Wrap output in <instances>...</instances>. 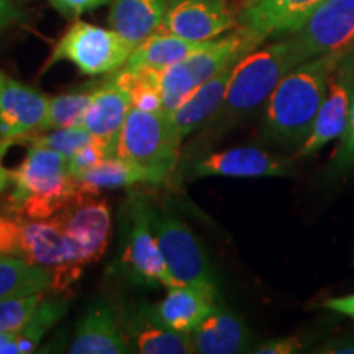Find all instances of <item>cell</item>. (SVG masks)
Returning <instances> with one entry per match:
<instances>
[{"instance_id": "obj_1", "label": "cell", "mask_w": 354, "mask_h": 354, "mask_svg": "<svg viewBox=\"0 0 354 354\" xmlns=\"http://www.w3.org/2000/svg\"><path fill=\"white\" fill-rule=\"evenodd\" d=\"M351 50L310 57L277 84L266 102L264 138L281 145H302L328 91L339 61Z\"/></svg>"}, {"instance_id": "obj_2", "label": "cell", "mask_w": 354, "mask_h": 354, "mask_svg": "<svg viewBox=\"0 0 354 354\" xmlns=\"http://www.w3.org/2000/svg\"><path fill=\"white\" fill-rule=\"evenodd\" d=\"M10 183L7 214L21 218H51L88 196L69 172L68 158L41 146H30L20 166L10 171Z\"/></svg>"}, {"instance_id": "obj_3", "label": "cell", "mask_w": 354, "mask_h": 354, "mask_svg": "<svg viewBox=\"0 0 354 354\" xmlns=\"http://www.w3.org/2000/svg\"><path fill=\"white\" fill-rule=\"evenodd\" d=\"M304 61L307 59L290 35L248 53L234 64L223 104L209 123L230 125L254 112L269 100L277 84Z\"/></svg>"}, {"instance_id": "obj_4", "label": "cell", "mask_w": 354, "mask_h": 354, "mask_svg": "<svg viewBox=\"0 0 354 354\" xmlns=\"http://www.w3.org/2000/svg\"><path fill=\"white\" fill-rule=\"evenodd\" d=\"M266 39L245 25H238L232 33L210 39L205 46L169 66L161 74L162 110L172 112L202 84L221 71L234 66Z\"/></svg>"}, {"instance_id": "obj_5", "label": "cell", "mask_w": 354, "mask_h": 354, "mask_svg": "<svg viewBox=\"0 0 354 354\" xmlns=\"http://www.w3.org/2000/svg\"><path fill=\"white\" fill-rule=\"evenodd\" d=\"M180 143L169 112L131 109L118 136L115 156L145 171L151 184H159L174 171Z\"/></svg>"}, {"instance_id": "obj_6", "label": "cell", "mask_w": 354, "mask_h": 354, "mask_svg": "<svg viewBox=\"0 0 354 354\" xmlns=\"http://www.w3.org/2000/svg\"><path fill=\"white\" fill-rule=\"evenodd\" d=\"M149 198L133 196L120 215V243L115 259V272L140 287L179 286L172 277L159 250L149 221Z\"/></svg>"}, {"instance_id": "obj_7", "label": "cell", "mask_w": 354, "mask_h": 354, "mask_svg": "<svg viewBox=\"0 0 354 354\" xmlns=\"http://www.w3.org/2000/svg\"><path fill=\"white\" fill-rule=\"evenodd\" d=\"M131 51V44L115 30L74 20L56 41L44 69L68 61L86 76H105L122 69Z\"/></svg>"}, {"instance_id": "obj_8", "label": "cell", "mask_w": 354, "mask_h": 354, "mask_svg": "<svg viewBox=\"0 0 354 354\" xmlns=\"http://www.w3.org/2000/svg\"><path fill=\"white\" fill-rule=\"evenodd\" d=\"M149 221L165 263L179 284L216 287L205 248L187 225L165 205L148 202Z\"/></svg>"}, {"instance_id": "obj_9", "label": "cell", "mask_w": 354, "mask_h": 354, "mask_svg": "<svg viewBox=\"0 0 354 354\" xmlns=\"http://www.w3.org/2000/svg\"><path fill=\"white\" fill-rule=\"evenodd\" d=\"M55 216L66 234L71 268L81 274L84 266L97 263L109 246L112 230L109 202L99 194H88Z\"/></svg>"}, {"instance_id": "obj_10", "label": "cell", "mask_w": 354, "mask_h": 354, "mask_svg": "<svg viewBox=\"0 0 354 354\" xmlns=\"http://www.w3.org/2000/svg\"><path fill=\"white\" fill-rule=\"evenodd\" d=\"M354 91V56L351 51L339 61L330 79L328 91L318 110L312 131L300 145L297 158H308L325 145L342 138L348 127Z\"/></svg>"}, {"instance_id": "obj_11", "label": "cell", "mask_w": 354, "mask_h": 354, "mask_svg": "<svg viewBox=\"0 0 354 354\" xmlns=\"http://www.w3.org/2000/svg\"><path fill=\"white\" fill-rule=\"evenodd\" d=\"M305 59L351 50L354 44V0H326L290 35Z\"/></svg>"}, {"instance_id": "obj_12", "label": "cell", "mask_w": 354, "mask_h": 354, "mask_svg": "<svg viewBox=\"0 0 354 354\" xmlns=\"http://www.w3.org/2000/svg\"><path fill=\"white\" fill-rule=\"evenodd\" d=\"M218 302V290L209 286L179 284L167 289L156 304L140 305L138 312L149 320L180 333H192L210 315Z\"/></svg>"}, {"instance_id": "obj_13", "label": "cell", "mask_w": 354, "mask_h": 354, "mask_svg": "<svg viewBox=\"0 0 354 354\" xmlns=\"http://www.w3.org/2000/svg\"><path fill=\"white\" fill-rule=\"evenodd\" d=\"M238 25L225 0H169L161 30L190 41H210Z\"/></svg>"}, {"instance_id": "obj_14", "label": "cell", "mask_w": 354, "mask_h": 354, "mask_svg": "<svg viewBox=\"0 0 354 354\" xmlns=\"http://www.w3.org/2000/svg\"><path fill=\"white\" fill-rule=\"evenodd\" d=\"M292 172L289 159L253 146H238L212 153L194 162V177H286Z\"/></svg>"}, {"instance_id": "obj_15", "label": "cell", "mask_w": 354, "mask_h": 354, "mask_svg": "<svg viewBox=\"0 0 354 354\" xmlns=\"http://www.w3.org/2000/svg\"><path fill=\"white\" fill-rule=\"evenodd\" d=\"M50 99L37 88L3 77L0 88V138H17L41 128Z\"/></svg>"}, {"instance_id": "obj_16", "label": "cell", "mask_w": 354, "mask_h": 354, "mask_svg": "<svg viewBox=\"0 0 354 354\" xmlns=\"http://www.w3.org/2000/svg\"><path fill=\"white\" fill-rule=\"evenodd\" d=\"M131 109L130 95L112 77L95 84L82 127L107 148L110 156H115L118 136Z\"/></svg>"}, {"instance_id": "obj_17", "label": "cell", "mask_w": 354, "mask_h": 354, "mask_svg": "<svg viewBox=\"0 0 354 354\" xmlns=\"http://www.w3.org/2000/svg\"><path fill=\"white\" fill-rule=\"evenodd\" d=\"M326 0H256L243 8L240 25L264 39L295 33Z\"/></svg>"}, {"instance_id": "obj_18", "label": "cell", "mask_w": 354, "mask_h": 354, "mask_svg": "<svg viewBox=\"0 0 354 354\" xmlns=\"http://www.w3.org/2000/svg\"><path fill=\"white\" fill-rule=\"evenodd\" d=\"M128 336L123 333L113 308L99 302L81 317L74 339L69 346L73 354H123L131 353Z\"/></svg>"}, {"instance_id": "obj_19", "label": "cell", "mask_w": 354, "mask_h": 354, "mask_svg": "<svg viewBox=\"0 0 354 354\" xmlns=\"http://www.w3.org/2000/svg\"><path fill=\"white\" fill-rule=\"evenodd\" d=\"M189 335L194 353L201 354L246 353L253 339L241 318L220 302H216L210 315Z\"/></svg>"}, {"instance_id": "obj_20", "label": "cell", "mask_w": 354, "mask_h": 354, "mask_svg": "<svg viewBox=\"0 0 354 354\" xmlns=\"http://www.w3.org/2000/svg\"><path fill=\"white\" fill-rule=\"evenodd\" d=\"M169 0H112L109 25L133 48L159 32Z\"/></svg>"}, {"instance_id": "obj_21", "label": "cell", "mask_w": 354, "mask_h": 354, "mask_svg": "<svg viewBox=\"0 0 354 354\" xmlns=\"http://www.w3.org/2000/svg\"><path fill=\"white\" fill-rule=\"evenodd\" d=\"M234 66H230L210 81L202 84L201 87L190 94L179 107L169 112L171 122L174 125L180 140L189 136L205 123H209L214 115L218 112L227 94L228 82L232 79Z\"/></svg>"}, {"instance_id": "obj_22", "label": "cell", "mask_w": 354, "mask_h": 354, "mask_svg": "<svg viewBox=\"0 0 354 354\" xmlns=\"http://www.w3.org/2000/svg\"><path fill=\"white\" fill-rule=\"evenodd\" d=\"M209 41H190L183 37H177L165 30L153 33L138 46L133 48L127 64L128 68H145L153 71H165L169 66L179 63L205 46Z\"/></svg>"}, {"instance_id": "obj_23", "label": "cell", "mask_w": 354, "mask_h": 354, "mask_svg": "<svg viewBox=\"0 0 354 354\" xmlns=\"http://www.w3.org/2000/svg\"><path fill=\"white\" fill-rule=\"evenodd\" d=\"M128 342L141 354H190L194 353L189 333H180L149 320L136 310L128 328Z\"/></svg>"}, {"instance_id": "obj_24", "label": "cell", "mask_w": 354, "mask_h": 354, "mask_svg": "<svg viewBox=\"0 0 354 354\" xmlns=\"http://www.w3.org/2000/svg\"><path fill=\"white\" fill-rule=\"evenodd\" d=\"M44 292H53L51 271L15 256L0 258V300Z\"/></svg>"}, {"instance_id": "obj_25", "label": "cell", "mask_w": 354, "mask_h": 354, "mask_svg": "<svg viewBox=\"0 0 354 354\" xmlns=\"http://www.w3.org/2000/svg\"><path fill=\"white\" fill-rule=\"evenodd\" d=\"M76 179L84 194H100V190L131 187L141 183L151 184V179L145 171L118 156L102 159L99 165L76 176Z\"/></svg>"}, {"instance_id": "obj_26", "label": "cell", "mask_w": 354, "mask_h": 354, "mask_svg": "<svg viewBox=\"0 0 354 354\" xmlns=\"http://www.w3.org/2000/svg\"><path fill=\"white\" fill-rule=\"evenodd\" d=\"M161 71L123 66L112 77L130 95L133 109L159 110L162 109Z\"/></svg>"}, {"instance_id": "obj_27", "label": "cell", "mask_w": 354, "mask_h": 354, "mask_svg": "<svg viewBox=\"0 0 354 354\" xmlns=\"http://www.w3.org/2000/svg\"><path fill=\"white\" fill-rule=\"evenodd\" d=\"M69 304L68 299L61 297V294L51 295V297H43L41 304L38 305L37 312L30 318L24 328L17 331V346L19 354L33 353L38 348L43 336L48 333V330L59 322L66 313H68Z\"/></svg>"}, {"instance_id": "obj_28", "label": "cell", "mask_w": 354, "mask_h": 354, "mask_svg": "<svg viewBox=\"0 0 354 354\" xmlns=\"http://www.w3.org/2000/svg\"><path fill=\"white\" fill-rule=\"evenodd\" d=\"M95 84L82 91H73L51 97L48 104V113L39 130H57V128L82 127L84 117L94 95Z\"/></svg>"}, {"instance_id": "obj_29", "label": "cell", "mask_w": 354, "mask_h": 354, "mask_svg": "<svg viewBox=\"0 0 354 354\" xmlns=\"http://www.w3.org/2000/svg\"><path fill=\"white\" fill-rule=\"evenodd\" d=\"M94 136L88 133L84 127L73 128H57V130H46L43 133H26V135L17 136V145L41 146V148L53 149V151L71 158L81 146L88 143Z\"/></svg>"}, {"instance_id": "obj_30", "label": "cell", "mask_w": 354, "mask_h": 354, "mask_svg": "<svg viewBox=\"0 0 354 354\" xmlns=\"http://www.w3.org/2000/svg\"><path fill=\"white\" fill-rule=\"evenodd\" d=\"M43 297L44 294H32L0 300V333L24 328L37 312Z\"/></svg>"}, {"instance_id": "obj_31", "label": "cell", "mask_w": 354, "mask_h": 354, "mask_svg": "<svg viewBox=\"0 0 354 354\" xmlns=\"http://www.w3.org/2000/svg\"><path fill=\"white\" fill-rule=\"evenodd\" d=\"M353 169H354V91H353L351 109H349L348 127L343 133L338 148L335 149L333 156L330 159V166H328V171L335 176H339L343 174V172H349Z\"/></svg>"}, {"instance_id": "obj_32", "label": "cell", "mask_w": 354, "mask_h": 354, "mask_svg": "<svg viewBox=\"0 0 354 354\" xmlns=\"http://www.w3.org/2000/svg\"><path fill=\"white\" fill-rule=\"evenodd\" d=\"M110 154L107 151L104 145L100 143L99 140L92 138L88 143H86L81 148L77 149L73 156L68 158V166H69V172L74 177L81 174V172L87 171L88 167L99 165L102 159L109 158Z\"/></svg>"}, {"instance_id": "obj_33", "label": "cell", "mask_w": 354, "mask_h": 354, "mask_svg": "<svg viewBox=\"0 0 354 354\" xmlns=\"http://www.w3.org/2000/svg\"><path fill=\"white\" fill-rule=\"evenodd\" d=\"M50 2L66 19L76 20L82 13L92 12L95 8L107 6L112 0H50Z\"/></svg>"}, {"instance_id": "obj_34", "label": "cell", "mask_w": 354, "mask_h": 354, "mask_svg": "<svg viewBox=\"0 0 354 354\" xmlns=\"http://www.w3.org/2000/svg\"><path fill=\"white\" fill-rule=\"evenodd\" d=\"M304 343L299 336H284V338H272L269 342L259 344L254 349L258 354H292L302 351Z\"/></svg>"}, {"instance_id": "obj_35", "label": "cell", "mask_w": 354, "mask_h": 354, "mask_svg": "<svg viewBox=\"0 0 354 354\" xmlns=\"http://www.w3.org/2000/svg\"><path fill=\"white\" fill-rule=\"evenodd\" d=\"M323 307L331 312L342 313V315L354 318V294L344 295V297H331L323 302Z\"/></svg>"}, {"instance_id": "obj_36", "label": "cell", "mask_w": 354, "mask_h": 354, "mask_svg": "<svg viewBox=\"0 0 354 354\" xmlns=\"http://www.w3.org/2000/svg\"><path fill=\"white\" fill-rule=\"evenodd\" d=\"M24 19V13L12 3V0H0V32Z\"/></svg>"}, {"instance_id": "obj_37", "label": "cell", "mask_w": 354, "mask_h": 354, "mask_svg": "<svg viewBox=\"0 0 354 354\" xmlns=\"http://www.w3.org/2000/svg\"><path fill=\"white\" fill-rule=\"evenodd\" d=\"M13 145H17L15 138H0V194L3 192V189L7 187V184L10 183V171L3 167V156H6L8 149Z\"/></svg>"}, {"instance_id": "obj_38", "label": "cell", "mask_w": 354, "mask_h": 354, "mask_svg": "<svg viewBox=\"0 0 354 354\" xmlns=\"http://www.w3.org/2000/svg\"><path fill=\"white\" fill-rule=\"evenodd\" d=\"M241 2H243V6L248 7V6H251V3H254L256 0H241Z\"/></svg>"}, {"instance_id": "obj_39", "label": "cell", "mask_w": 354, "mask_h": 354, "mask_svg": "<svg viewBox=\"0 0 354 354\" xmlns=\"http://www.w3.org/2000/svg\"><path fill=\"white\" fill-rule=\"evenodd\" d=\"M3 77H6V74L0 73V88H2V82H3Z\"/></svg>"}]
</instances>
